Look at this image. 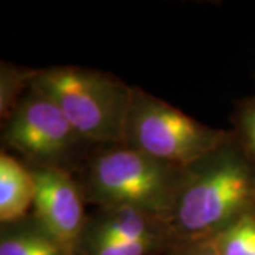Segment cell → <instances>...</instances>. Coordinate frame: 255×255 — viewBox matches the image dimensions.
<instances>
[{"instance_id": "1", "label": "cell", "mask_w": 255, "mask_h": 255, "mask_svg": "<svg viewBox=\"0 0 255 255\" xmlns=\"http://www.w3.org/2000/svg\"><path fill=\"white\" fill-rule=\"evenodd\" d=\"M186 180L167 219L177 241L214 238L255 211V164L230 137L186 166Z\"/></svg>"}, {"instance_id": "2", "label": "cell", "mask_w": 255, "mask_h": 255, "mask_svg": "<svg viewBox=\"0 0 255 255\" xmlns=\"http://www.w3.org/2000/svg\"><path fill=\"white\" fill-rule=\"evenodd\" d=\"M186 174V166L164 163L115 143L95 146L75 179L87 204L130 207L167 221Z\"/></svg>"}, {"instance_id": "3", "label": "cell", "mask_w": 255, "mask_h": 255, "mask_svg": "<svg viewBox=\"0 0 255 255\" xmlns=\"http://www.w3.org/2000/svg\"><path fill=\"white\" fill-rule=\"evenodd\" d=\"M31 88L53 101L92 145L122 142L133 87L117 75L88 67L53 65L37 70Z\"/></svg>"}, {"instance_id": "4", "label": "cell", "mask_w": 255, "mask_h": 255, "mask_svg": "<svg viewBox=\"0 0 255 255\" xmlns=\"http://www.w3.org/2000/svg\"><path fill=\"white\" fill-rule=\"evenodd\" d=\"M0 122L1 150L30 167H57L75 176L95 147L53 101L31 87Z\"/></svg>"}, {"instance_id": "5", "label": "cell", "mask_w": 255, "mask_h": 255, "mask_svg": "<svg viewBox=\"0 0 255 255\" xmlns=\"http://www.w3.org/2000/svg\"><path fill=\"white\" fill-rule=\"evenodd\" d=\"M228 137L230 130L207 127L133 87L121 143L160 162L184 167L217 149Z\"/></svg>"}, {"instance_id": "6", "label": "cell", "mask_w": 255, "mask_h": 255, "mask_svg": "<svg viewBox=\"0 0 255 255\" xmlns=\"http://www.w3.org/2000/svg\"><path fill=\"white\" fill-rule=\"evenodd\" d=\"M177 243L167 223L130 207L88 213L75 255H163Z\"/></svg>"}, {"instance_id": "7", "label": "cell", "mask_w": 255, "mask_h": 255, "mask_svg": "<svg viewBox=\"0 0 255 255\" xmlns=\"http://www.w3.org/2000/svg\"><path fill=\"white\" fill-rule=\"evenodd\" d=\"M30 169L36 180L31 213L75 255V246L88 216L80 184L73 173L63 169Z\"/></svg>"}, {"instance_id": "8", "label": "cell", "mask_w": 255, "mask_h": 255, "mask_svg": "<svg viewBox=\"0 0 255 255\" xmlns=\"http://www.w3.org/2000/svg\"><path fill=\"white\" fill-rule=\"evenodd\" d=\"M36 199L31 169L9 152H0V224L28 216Z\"/></svg>"}, {"instance_id": "9", "label": "cell", "mask_w": 255, "mask_h": 255, "mask_svg": "<svg viewBox=\"0 0 255 255\" xmlns=\"http://www.w3.org/2000/svg\"><path fill=\"white\" fill-rule=\"evenodd\" d=\"M0 255H74L33 213L0 224Z\"/></svg>"}, {"instance_id": "10", "label": "cell", "mask_w": 255, "mask_h": 255, "mask_svg": "<svg viewBox=\"0 0 255 255\" xmlns=\"http://www.w3.org/2000/svg\"><path fill=\"white\" fill-rule=\"evenodd\" d=\"M36 71L37 68H27L9 61L0 63V121L9 115L30 90Z\"/></svg>"}, {"instance_id": "11", "label": "cell", "mask_w": 255, "mask_h": 255, "mask_svg": "<svg viewBox=\"0 0 255 255\" xmlns=\"http://www.w3.org/2000/svg\"><path fill=\"white\" fill-rule=\"evenodd\" d=\"M219 255H255V211L213 238Z\"/></svg>"}, {"instance_id": "12", "label": "cell", "mask_w": 255, "mask_h": 255, "mask_svg": "<svg viewBox=\"0 0 255 255\" xmlns=\"http://www.w3.org/2000/svg\"><path fill=\"white\" fill-rule=\"evenodd\" d=\"M230 129L234 140L255 164V95L236 102Z\"/></svg>"}, {"instance_id": "13", "label": "cell", "mask_w": 255, "mask_h": 255, "mask_svg": "<svg viewBox=\"0 0 255 255\" xmlns=\"http://www.w3.org/2000/svg\"><path fill=\"white\" fill-rule=\"evenodd\" d=\"M163 255H219L213 238L177 241Z\"/></svg>"}]
</instances>
